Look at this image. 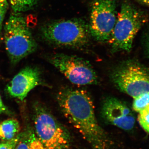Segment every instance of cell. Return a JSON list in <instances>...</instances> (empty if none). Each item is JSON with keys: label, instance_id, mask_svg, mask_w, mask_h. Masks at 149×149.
<instances>
[{"label": "cell", "instance_id": "1", "mask_svg": "<svg viewBox=\"0 0 149 149\" xmlns=\"http://www.w3.org/2000/svg\"><path fill=\"white\" fill-rule=\"evenodd\" d=\"M56 98L65 117L93 149H110V140L97 121L94 103L87 91L66 87L59 91Z\"/></svg>", "mask_w": 149, "mask_h": 149}, {"label": "cell", "instance_id": "2", "mask_svg": "<svg viewBox=\"0 0 149 149\" xmlns=\"http://www.w3.org/2000/svg\"><path fill=\"white\" fill-rule=\"evenodd\" d=\"M41 33L44 40L50 45L72 49L87 47L91 37L89 24L77 18L50 22L42 27Z\"/></svg>", "mask_w": 149, "mask_h": 149}, {"label": "cell", "instance_id": "3", "mask_svg": "<svg viewBox=\"0 0 149 149\" xmlns=\"http://www.w3.org/2000/svg\"><path fill=\"white\" fill-rule=\"evenodd\" d=\"M148 20L144 12L128 1H123L108 42L112 52H130L136 35Z\"/></svg>", "mask_w": 149, "mask_h": 149}, {"label": "cell", "instance_id": "4", "mask_svg": "<svg viewBox=\"0 0 149 149\" xmlns=\"http://www.w3.org/2000/svg\"><path fill=\"white\" fill-rule=\"evenodd\" d=\"M20 13L12 14L4 27L6 49L13 63L34 52L37 47L26 19Z\"/></svg>", "mask_w": 149, "mask_h": 149}, {"label": "cell", "instance_id": "5", "mask_svg": "<svg viewBox=\"0 0 149 149\" xmlns=\"http://www.w3.org/2000/svg\"><path fill=\"white\" fill-rule=\"evenodd\" d=\"M34 108L35 134L45 149H70L69 131L47 108L40 104Z\"/></svg>", "mask_w": 149, "mask_h": 149}, {"label": "cell", "instance_id": "6", "mask_svg": "<svg viewBox=\"0 0 149 149\" xmlns=\"http://www.w3.org/2000/svg\"><path fill=\"white\" fill-rule=\"evenodd\" d=\"M111 78L118 90L133 98L149 92V72L136 62L128 61L118 65Z\"/></svg>", "mask_w": 149, "mask_h": 149}, {"label": "cell", "instance_id": "7", "mask_svg": "<svg viewBox=\"0 0 149 149\" xmlns=\"http://www.w3.org/2000/svg\"><path fill=\"white\" fill-rule=\"evenodd\" d=\"M116 0H93L90 8L89 29L91 37L108 42L117 19Z\"/></svg>", "mask_w": 149, "mask_h": 149}, {"label": "cell", "instance_id": "8", "mask_svg": "<svg viewBox=\"0 0 149 149\" xmlns=\"http://www.w3.org/2000/svg\"><path fill=\"white\" fill-rule=\"evenodd\" d=\"M51 63L71 83L79 85H97L98 77L91 63L76 56L63 54L54 55Z\"/></svg>", "mask_w": 149, "mask_h": 149}, {"label": "cell", "instance_id": "9", "mask_svg": "<svg viewBox=\"0 0 149 149\" xmlns=\"http://www.w3.org/2000/svg\"><path fill=\"white\" fill-rule=\"evenodd\" d=\"M102 117L106 122L125 130H132L135 124L134 114L126 104L119 99L110 97L103 102Z\"/></svg>", "mask_w": 149, "mask_h": 149}, {"label": "cell", "instance_id": "10", "mask_svg": "<svg viewBox=\"0 0 149 149\" xmlns=\"http://www.w3.org/2000/svg\"><path fill=\"white\" fill-rule=\"evenodd\" d=\"M40 72L37 68L26 67L10 81L8 92L13 97L22 101L31 90L40 85Z\"/></svg>", "mask_w": 149, "mask_h": 149}, {"label": "cell", "instance_id": "11", "mask_svg": "<svg viewBox=\"0 0 149 149\" xmlns=\"http://www.w3.org/2000/svg\"><path fill=\"white\" fill-rule=\"evenodd\" d=\"M20 130L19 122L16 119H9L0 123V139L10 141L18 135Z\"/></svg>", "mask_w": 149, "mask_h": 149}, {"label": "cell", "instance_id": "12", "mask_svg": "<svg viewBox=\"0 0 149 149\" xmlns=\"http://www.w3.org/2000/svg\"><path fill=\"white\" fill-rule=\"evenodd\" d=\"M15 149H45L36 134L31 131L21 134Z\"/></svg>", "mask_w": 149, "mask_h": 149}, {"label": "cell", "instance_id": "13", "mask_svg": "<svg viewBox=\"0 0 149 149\" xmlns=\"http://www.w3.org/2000/svg\"><path fill=\"white\" fill-rule=\"evenodd\" d=\"M39 0H9L11 7L15 13H21L33 8Z\"/></svg>", "mask_w": 149, "mask_h": 149}, {"label": "cell", "instance_id": "14", "mask_svg": "<svg viewBox=\"0 0 149 149\" xmlns=\"http://www.w3.org/2000/svg\"><path fill=\"white\" fill-rule=\"evenodd\" d=\"M149 105V92L141 94L133 98V109L139 113Z\"/></svg>", "mask_w": 149, "mask_h": 149}, {"label": "cell", "instance_id": "15", "mask_svg": "<svg viewBox=\"0 0 149 149\" xmlns=\"http://www.w3.org/2000/svg\"><path fill=\"white\" fill-rule=\"evenodd\" d=\"M138 119L143 129L149 133V105L139 113Z\"/></svg>", "mask_w": 149, "mask_h": 149}, {"label": "cell", "instance_id": "16", "mask_svg": "<svg viewBox=\"0 0 149 149\" xmlns=\"http://www.w3.org/2000/svg\"><path fill=\"white\" fill-rule=\"evenodd\" d=\"M21 134H18L15 138L8 141L0 143V149H15L20 139Z\"/></svg>", "mask_w": 149, "mask_h": 149}, {"label": "cell", "instance_id": "17", "mask_svg": "<svg viewBox=\"0 0 149 149\" xmlns=\"http://www.w3.org/2000/svg\"><path fill=\"white\" fill-rule=\"evenodd\" d=\"M8 0H0V34L2 29L3 21L8 8Z\"/></svg>", "mask_w": 149, "mask_h": 149}, {"label": "cell", "instance_id": "18", "mask_svg": "<svg viewBox=\"0 0 149 149\" xmlns=\"http://www.w3.org/2000/svg\"><path fill=\"white\" fill-rule=\"evenodd\" d=\"M6 110V107L3 103L2 99L0 96V114L3 113Z\"/></svg>", "mask_w": 149, "mask_h": 149}, {"label": "cell", "instance_id": "19", "mask_svg": "<svg viewBox=\"0 0 149 149\" xmlns=\"http://www.w3.org/2000/svg\"><path fill=\"white\" fill-rule=\"evenodd\" d=\"M136 1L143 5L149 6V0H136Z\"/></svg>", "mask_w": 149, "mask_h": 149}, {"label": "cell", "instance_id": "20", "mask_svg": "<svg viewBox=\"0 0 149 149\" xmlns=\"http://www.w3.org/2000/svg\"><path fill=\"white\" fill-rule=\"evenodd\" d=\"M146 45L148 52L149 54V31L148 33V36H147V37Z\"/></svg>", "mask_w": 149, "mask_h": 149}]
</instances>
